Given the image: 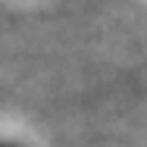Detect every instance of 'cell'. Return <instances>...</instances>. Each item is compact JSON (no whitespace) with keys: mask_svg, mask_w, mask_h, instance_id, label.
I'll list each match as a JSON object with an SVG mask.
<instances>
[{"mask_svg":"<svg viewBox=\"0 0 147 147\" xmlns=\"http://www.w3.org/2000/svg\"><path fill=\"white\" fill-rule=\"evenodd\" d=\"M0 147H19V144H9V141H0Z\"/></svg>","mask_w":147,"mask_h":147,"instance_id":"6da1fadb","label":"cell"}]
</instances>
